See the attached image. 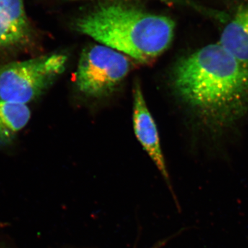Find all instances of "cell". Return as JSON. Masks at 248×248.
<instances>
[{
  "label": "cell",
  "mask_w": 248,
  "mask_h": 248,
  "mask_svg": "<svg viewBox=\"0 0 248 248\" xmlns=\"http://www.w3.org/2000/svg\"><path fill=\"white\" fill-rule=\"evenodd\" d=\"M130 62L123 53L104 45L84 49L76 72L78 90L88 97L110 94L123 81L130 70Z\"/></svg>",
  "instance_id": "4"
},
{
  "label": "cell",
  "mask_w": 248,
  "mask_h": 248,
  "mask_svg": "<svg viewBox=\"0 0 248 248\" xmlns=\"http://www.w3.org/2000/svg\"><path fill=\"white\" fill-rule=\"evenodd\" d=\"M75 29L141 63L169 48L175 24L167 16L122 3L100 4L78 18Z\"/></svg>",
  "instance_id": "2"
},
{
  "label": "cell",
  "mask_w": 248,
  "mask_h": 248,
  "mask_svg": "<svg viewBox=\"0 0 248 248\" xmlns=\"http://www.w3.org/2000/svg\"><path fill=\"white\" fill-rule=\"evenodd\" d=\"M67 62L65 54L53 53L0 65V97L27 105L61 76Z\"/></svg>",
  "instance_id": "3"
},
{
  "label": "cell",
  "mask_w": 248,
  "mask_h": 248,
  "mask_svg": "<svg viewBox=\"0 0 248 248\" xmlns=\"http://www.w3.org/2000/svg\"><path fill=\"white\" fill-rule=\"evenodd\" d=\"M133 125L139 141L154 161L170 187L169 172L161 151L159 134L151 112L147 107L140 83L135 82L133 89Z\"/></svg>",
  "instance_id": "5"
},
{
  "label": "cell",
  "mask_w": 248,
  "mask_h": 248,
  "mask_svg": "<svg viewBox=\"0 0 248 248\" xmlns=\"http://www.w3.org/2000/svg\"><path fill=\"white\" fill-rule=\"evenodd\" d=\"M159 247H155V248H158Z\"/></svg>",
  "instance_id": "10"
},
{
  "label": "cell",
  "mask_w": 248,
  "mask_h": 248,
  "mask_svg": "<svg viewBox=\"0 0 248 248\" xmlns=\"http://www.w3.org/2000/svg\"><path fill=\"white\" fill-rule=\"evenodd\" d=\"M218 44L234 58L248 63V4L238 9L223 29Z\"/></svg>",
  "instance_id": "7"
},
{
  "label": "cell",
  "mask_w": 248,
  "mask_h": 248,
  "mask_svg": "<svg viewBox=\"0 0 248 248\" xmlns=\"http://www.w3.org/2000/svg\"><path fill=\"white\" fill-rule=\"evenodd\" d=\"M69 1H85V0H69ZM161 1H164V2L166 3H170V4L194 6V4L191 2V0H161Z\"/></svg>",
  "instance_id": "9"
},
{
  "label": "cell",
  "mask_w": 248,
  "mask_h": 248,
  "mask_svg": "<svg viewBox=\"0 0 248 248\" xmlns=\"http://www.w3.org/2000/svg\"><path fill=\"white\" fill-rule=\"evenodd\" d=\"M30 119L31 110L27 105L0 97V145L11 143Z\"/></svg>",
  "instance_id": "8"
},
{
  "label": "cell",
  "mask_w": 248,
  "mask_h": 248,
  "mask_svg": "<svg viewBox=\"0 0 248 248\" xmlns=\"http://www.w3.org/2000/svg\"><path fill=\"white\" fill-rule=\"evenodd\" d=\"M33 35L24 0H0V50L26 46Z\"/></svg>",
  "instance_id": "6"
},
{
  "label": "cell",
  "mask_w": 248,
  "mask_h": 248,
  "mask_svg": "<svg viewBox=\"0 0 248 248\" xmlns=\"http://www.w3.org/2000/svg\"><path fill=\"white\" fill-rule=\"evenodd\" d=\"M173 89L204 122L226 127L248 110V63L219 44H211L182 59L174 67Z\"/></svg>",
  "instance_id": "1"
}]
</instances>
